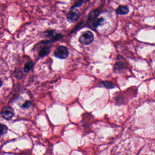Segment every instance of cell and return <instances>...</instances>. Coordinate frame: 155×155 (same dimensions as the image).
Returning <instances> with one entry per match:
<instances>
[{
  "label": "cell",
  "mask_w": 155,
  "mask_h": 155,
  "mask_svg": "<svg viewBox=\"0 0 155 155\" xmlns=\"http://www.w3.org/2000/svg\"><path fill=\"white\" fill-rule=\"evenodd\" d=\"M73 4L71 8H75L81 6L86 1V0H73Z\"/></svg>",
  "instance_id": "cell-8"
},
{
  "label": "cell",
  "mask_w": 155,
  "mask_h": 155,
  "mask_svg": "<svg viewBox=\"0 0 155 155\" xmlns=\"http://www.w3.org/2000/svg\"><path fill=\"white\" fill-rule=\"evenodd\" d=\"M8 131V128L5 125L0 124V136L5 134Z\"/></svg>",
  "instance_id": "cell-11"
},
{
  "label": "cell",
  "mask_w": 155,
  "mask_h": 155,
  "mask_svg": "<svg viewBox=\"0 0 155 155\" xmlns=\"http://www.w3.org/2000/svg\"><path fill=\"white\" fill-rule=\"evenodd\" d=\"M33 64L32 62L29 61L27 62L25 65L24 71L26 72H29L33 67Z\"/></svg>",
  "instance_id": "cell-10"
},
{
  "label": "cell",
  "mask_w": 155,
  "mask_h": 155,
  "mask_svg": "<svg viewBox=\"0 0 155 155\" xmlns=\"http://www.w3.org/2000/svg\"><path fill=\"white\" fill-rule=\"evenodd\" d=\"M69 54L68 50L64 46H59L54 51L55 56L60 59H66L68 57Z\"/></svg>",
  "instance_id": "cell-2"
},
{
  "label": "cell",
  "mask_w": 155,
  "mask_h": 155,
  "mask_svg": "<svg viewBox=\"0 0 155 155\" xmlns=\"http://www.w3.org/2000/svg\"><path fill=\"white\" fill-rule=\"evenodd\" d=\"M31 104H32V103H31V102H30V101H26L24 103L23 105V107L26 108H28V107L31 106Z\"/></svg>",
  "instance_id": "cell-13"
},
{
  "label": "cell",
  "mask_w": 155,
  "mask_h": 155,
  "mask_svg": "<svg viewBox=\"0 0 155 155\" xmlns=\"http://www.w3.org/2000/svg\"><path fill=\"white\" fill-rule=\"evenodd\" d=\"M50 52V48L48 47H45L42 49L39 52V56L40 57L45 56L49 54Z\"/></svg>",
  "instance_id": "cell-7"
},
{
  "label": "cell",
  "mask_w": 155,
  "mask_h": 155,
  "mask_svg": "<svg viewBox=\"0 0 155 155\" xmlns=\"http://www.w3.org/2000/svg\"><path fill=\"white\" fill-rule=\"evenodd\" d=\"M104 21V19L103 18H97V19L95 20L93 22L91 23V26L95 28L97 27L98 26L101 24V23L102 22Z\"/></svg>",
  "instance_id": "cell-9"
},
{
  "label": "cell",
  "mask_w": 155,
  "mask_h": 155,
  "mask_svg": "<svg viewBox=\"0 0 155 155\" xmlns=\"http://www.w3.org/2000/svg\"><path fill=\"white\" fill-rule=\"evenodd\" d=\"M80 12L75 8H71L67 15V18L69 22L74 23L78 20L80 17Z\"/></svg>",
  "instance_id": "cell-3"
},
{
  "label": "cell",
  "mask_w": 155,
  "mask_h": 155,
  "mask_svg": "<svg viewBox=\"0 0 155 155\" xmlns=\"http://www.w3.org/2000/svg\"><path fill=\"white\" fill-rule=\"evenodd\" d=\"M99 15V11L98 10H94L90 13L89 15L88 16V22L91 23L93 22L95 20L97 19L98 16Z\"/></svg>",
  "instance_id": "cell-5"
},
{
  "label": "cell",
  "mask_w": 155,
  "mask_h": 155,
  "mask_svg": "<svg viewBox=\"0 0 155 155\" xmlns=\"http://www.w3.org/2000/svg\"><path fill=\"white\" fill-rule=\"evenodd\" d=\"M104 85L106 86V87L109 88V89L115 87V86L112 83H110V82H105L104 83Z\"/></svg>",
  "instance_id": "cell-12"
},
{
  "label": "cell",
  "mask_w": 155,
  "mask_h": 155,
  "mask_svg": "<svg viewBox=\"0 0 155 155\" xmlns=\"http://www.w3.org/2000/svg\"><path fill=\"white\" fill-rule=\"evenodd\" d=\"M94 39V36L93 32L87 31L82 33L79 38V41L83 45H88L93 41Z\"/></svg>",
  "instance_id": "cell-1"
},
{
  "label": "cell",
  "mask_w": 155,
  "mask_h": 155,
  "mask_svg": "<svg viewBox=\"0 0 155 155\" xmlns=\"http://www.w3.org/2000/svg\"><path fill=\"white\" fill-rule=\"evenodd\" d=\"M1 114L2 117L6 120H10L12 118L14 115L13 108L10 106L5 107L1 110Z\"/></svg>",
  "instance_id": "cell-4"
},
{
  "label": "cell",
  "mask_w": 155,
  "mask_h": 155,
  "mask_svg": "<svg viewBox=\"0 0 155 155\" xmlns=\"http://www.w3.org/2000/svg\"><path fill=\"white\" fill-rule=\"evenodd\" d=\"M2 82H1V80H0V87H1V86H2Z\"/></svg>",
  "instance_id": "cell-14"
},
{
  "label": "cell",
  "mask_w": 155,
  "mask_h": 155,
  "mask_svg": "<svg viewBox=\"0 0 155 155\" xmlns=\"http://www.w3.org/2000/svg\"><path fill=\"white\" fill-rule=\"evenodd\" d=\"M129 12L128 7L126 5H121L116 10V12L118 15H126Z\"/></svg>",
  "instance_id": "cell-6"
}]
</instances>
